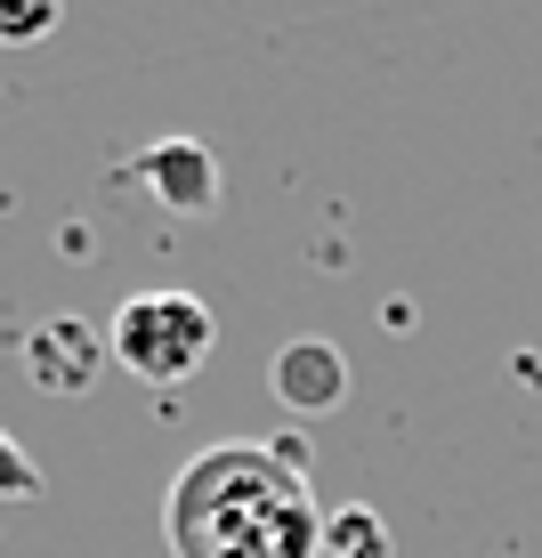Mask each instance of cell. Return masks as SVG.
Wrapping results in <instances>:
<instances>
[{
	"instance_id": "1",
	"label": "cell",
	"mask_w": 542,
	"mask_h": 558,
	"mask_svg": "<svg viewBox=\"0 0 542 558\" xmlns=\"http://www.w3.org/2000/svg\"><path fill=\"white\" fill-rule=\"evenodd\" d=\"M170 558H316L324 502L292 437H219L186 453L162 494Z\"/></svg>"
},
{
	"instance_id": "2",
	"label": "cell",
	"mask_w": 542,
	"mask_h": 558,
	"mask_svg": "<svg viewBox=\"0 0 542 558\" xmlns=\"http://www.w3.org/2000/svg\"><path fill=\"white\" fill-rule=\"evenodd\" d=\"M210 340H219V316L195 300V292H138L113 307L106 324V349L122 364L130 380H146V389H179V380L203 373Z\"/></svg>"
},
{
	"instance_id": "3",
	"label": "cell",
	"mask_w": 542,
	"mask_h": 558,
	"mask_svg": "<svg viewBox=\"0 0 542 558\" xmlns=\"http://www.w3.org/2000/svg\"><path fill=\"white\" fill-rule=\"evenodd\" d=\"M267 389L284 397L292 413H340L348 389H357V373H348V356L333 349V340H284L276 356H267Z\"/></svg>"
},
{
	"instance_id": "4",
	"label": "cell",
	"mask_w": 542,
	"mask_h": 558,
	"mask_svg": "<svg viewBox=\"0 0 542 558\" xmlns=\"http://www.w3.org/2000/svg\"><path fill=\"white\" fill-rule=\"evenodd\" d=\"M106 356L113 349L89 332L82 316H49V324H33V340H25V373L41 380V389H57V397H82Z\"/></svg>"
},
{
	"instance_id": "5",
	"label": "cell",
	"mask_w": 542,
	"mask_h": 558,
	"mask_svg": "<svg viewBox=\"0 0 542 558\" xmlns=\"http://www.w3.org/2000/svg\"><path fill=\"white\" fill-rule=\"evenodd\" d=\"M138 179L170 210H210V203H219V154H210L203 138H154L138 154Z\"/></svg>"
},
{
	"instance_id": "6",
	"label": "cell",
	"mask_w": 542,
	"mask_h": 558,
	"mask_svg": "<svg viewBox=\"0 0 542 558\" xmlns=\"http://www.w3.org/2000/svg\"><path fill=\"white\" fill-rule=\"evenodd\" d=\"M316 558H389V526H381L373 502H340L324 510V543Z\"/></svg>"
},
{
	"instance_id": "7",
	"label": "cell",
	"mask_w": 542,
	"mask_h": 558,
	"mask_svg": "<svg viewBox=\"0 0 542 558\" xmlns=\"http://www.w3.org/2000/svg\"><path fill=\"white\" fill-rule=\"evenodd\" d=\"M41 494V470H33L25 453H16V437L0 429V502H33Z\"/></svg>"
},
{
	"instance_id": "8",
	"label": "cell",
	"mask_w": 542,
	"mask_h": 558,
	"mask_svg": "<svg viewBox=\"0 0 542 558\" xmlns=\"http://www.w3.org/2000/svg\"><path fill=\"white\" fill-rule=\"evenodd\" d=\"M41 33H57V9L49 0H33V9H0V41H41Z\"/></svg>"
}]
</instances>
